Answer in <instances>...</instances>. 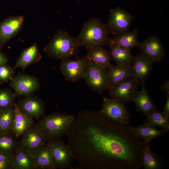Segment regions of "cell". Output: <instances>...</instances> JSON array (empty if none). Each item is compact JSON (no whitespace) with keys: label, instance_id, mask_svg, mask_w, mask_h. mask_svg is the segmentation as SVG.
<instances>
[{"label":"cell","instance_id":"cell-8","mask_svg":"<svg viewBox=\"0 0 169 169\" xmlns=\"http://www.w3.org/2000/svg\"><path fill=\"white\" fill-rule=\"evenodd\" d=\"M140 84L139 80L131 78L109 88L107 90L111 98L124 103L132 102L138 92Z\"/></svg>","mask_w":169,"mask_h":169},{"label":"cell","instance_id":"cell-37","mask_svg":"<svg viewBox=\"0 0 169 169\" xmlns=\"http://www.w3.org/2000/svg\"><path fill=\"white\" fill-rule=\"evenodd\" d=\"M1 82L0 81V84H1Z\"/></svg>","mask_w":169,"mask_h":169},{"label":"cell","instance_id":"cell-13","mask_svg":"<svg viewBox=\"0 0 169 169\" xmlns=\"http://www.w3.org/2000/svg\"><path fill=\"white\" fill-rule=\"evenodd\" d=\"M141 54L150 59L153 63L162 60L166 55L165 51L162 43L157 37L149 35L137 47Z\"/></svg>","mask_w":169,"mask_h":169},{"label":"cell","instance_id":"cell-27","mask_svg":"<svg viewBox=\"0 0 169 169\" xmlns=\"http://www.w3.org/2000/svg\"><path fill=\"white\" fill-rule=\"evenodd\" d=\"M33 153L19 148L13 155L12 169H33Z\"/></svg>","mask_w":169,"mask_h":169},{"label":"cell","instance_id":"cell-7","mask_svg":"<svg viewBox=\"0 0 169 169\" xmlns=\"http://www.w3.org/2000/svg\"><path fill=\"white\" fill-rule=\"evenodd\" d=\"M133 18V16L119 7L110 10L105 25L108 32L116 35L127 32Z\"/></svg>","mask_w":169,"mask_h":169},{"label":"cell","instance_id":"cell-2","mask_svg":"<svg viewBox=\"0 0 169 169\" xmlns=\"http://www.w3.org/2000/svg\"><path fill=\"white\" fill-rule=\"evenodd\" d=\"M108 33L105 24L100 19H90L83 24L77 38L79 46L89 49L97 46H110L112 43Z\"/></svg>","mask_w":169,"mask_h":169},{"label":"cell","instance_id":"cell-36","mask_svg":"<svg viewBox=\"0 0 169 169\" xmlns=\"http://www.w3.org/2000/svg\"><path fill=\"white\" fill-rule=\"evenodd\" d=\"M162 89L165 91L166 94H169V81L167 80L165 82L163 83V84L161 85Z\"/></svg>","mask_w":169,"mask_h":169},{"label":"cell","instance_id":"cell-10","mask_svg":"<svg viewBox=\"0 0 169 169\" xmlns=\"http://www.w3.org/2000/svg\"><path fill=\"white\" fill-rule=\"evenodd\" d=\"M10 85L16 96H28L39 89L40 84L35 77L26 74H19L10 80Z\"/></svg>","mask_w":169,"mask_h":169},{"label":"cell","instance_id":"cell-35","mask_svg":"<svg viewBox=\"0 0 169 169\" xmlns=\"http://www.w3.org/2000/svg\"><path fill=\"white\" fill-rule=\"evenodd\" d=\"M8 60V57L0 49V64H7Z\"/></svg>","mask_w":169,"mask_h":169},{"label":"cell","instance_id":"cell-14","mask_svg":"<svg viewBox=\"0 0 169 169\" xmlns=\"http://www.w3.org/2000/svg\"><path fill=\"white\" fill-rule=\"evenodd\" d=\"M17 105L21 111L27 116L37 119L44 116L45 108L41 100L31 95L19 100Z\"/></svg>","mask_w":169,"mask_h":169},{"label":"cell","instance_id":"cell-23","mask_svg":"<svg viewBox=\"0 0 169 169\" xmlns=\"http://www.w3.org/2000/svg\"><path fill=\"white\" fill-rule=\"evenodd\" d=\"M141 161L145 169H161L162 159L152 151L150 143H145L142 149Z\"/></svg>","mask_w":169,"mask_h":169},{"label":"cell","instance_id":"cell-12","mask_svg":"<svg viewBox=\"0 0 169 169\" xmlns=\"http://www.w3.org/2000/svg\"><path fill=\"white\" fill-rule=\"evenodd\" d=\"M22 136L19 148L33 154L46 144V140L36 124H33Z\"/></svg>","mask_w":169,"mask_h":169},{"label":"cell","instance_id":"cell-25","mask_svg":"<svg viewBox=\"0 0 169 169\" xmlns=\"http://www.w3.org/2000/svg\"><path fill=\"white\" fill-rule=\"evenodd\" d=\"M109 52L111 59H112L117 65L129 66L131 65L134 58L130 51L120 47L112 43L110 46Z\"/></svg>","mask_w":169,"mask_h":169},{"label":"cell","instance_id":"cell-33","mask_svg":"<svg viewBox=\"0 0 169 169\" xmlns=\"http://www.w3.org/2000/svg\"><path fill=\"white\" fill-rule=\"evenodd\" d=\"M13 155L0 151V169H12Z\"/></svg>","mask_w":169,"mask_h":169},{"label":"cell","instance_id":"cell-31","mask_svg":"<svg viewBox=\"0 0 169 169\" xmlns=\"http://www.w3.org/2000/svg\"><path fill=\"white\" fill-rule=\"evenodd\" d=\"M16 97L8 89H0V110L13 107Z\"/></svg>","mask_w":169,"mask_h":169},{"label":"cell","instance_id":"cell-16","mask_svg":"<svg viewBox=\"0 0 169 169\" xmlns=\"http://www.w3.org/2000/svg\"><path fill=\"white\" fill-rule=\"evenodd\" d=\"M153 63L142 54L137 53L131 64V78L140 82H144L149 76L153 67Z\"/></svg>","mask_w":169,"mask_h":169},{"label":"cell","instance_id":"cell-3","mask_svg":"<svg viewBox=\"0 0 169 169\" xmlns=\"http://www.w3.org/2000/svg\"><path fill=\"white\" fill-rule=\"evenodd\" d=\"M79 47L77 38L58 30L44 50L50 57L63 60L70 59L76 54Z\"/></svg>","mask_w":169,"mask_h":169},{"label":"cell","instance_id":"cell-29","mask_svg":"<svg viewBox=\"0 0 169 169\" xmlns=\"http://www.w3.org/2000/svg\"><path fill=\"white\" fill-rule=\"evenodd\" d=\"M12 133L0 134V151L13 154L19 147V141Z\"/></svg>","mask_w":169,"mask_h":169},{"label":"cell","instance_id":"cell-20","mask_svg":"<svg viewBox=\"0 0 169 169\" xmlns=\"http://www.w3.org/2000/svg\"><path fill=\"white\" fill-rule=\"evenodd\" d=\"M129 127L132 132L145 143H150L153 139L163 136L169 131L165 129L157 130L156 127L145 124L135 127L130 125Z\"/></svg>","mask_w":169,"mask_h":169},{"label":"cell","instance_id":"cell-1","mask_svg":"<svg viewBox=\"0 0 169 169\" xmlns=\"http://www.w3.org/2000/svg\"><path fill=\"white\" fill-rule=\"evenodd\" d=\"M99 111L79 113L68 131L73 159L87 169H140L145 142Z\"/></svg>","mask_w":169,"mask_h":169},{"label":"cell","instance_id":"cell-5","mask_svg":"<svg viewBox=\"0 0 169 169\" xmlns=\"http://www.w3.org/2000/svg\"><path fill=\"white\" fill-rule=\"evenodd\" d=\"M106 68L88 60L83 78L88 87L92 90L102 93L109 88Z\"/></svg>","mask_w":169,"mask_h":169},{"label":"cell","instance_id":"cell-15","mask_svg":"<svg viewBox=\"0 0 169 169\" xmlns=\"http://www.w3.org/2000/svg\"><path fill=\"white\" fill-rule=\"evenodd\" d=\"M47 144L57 168H63L68 166L73 158L67 145L57 140L51 141Z\"/></svg>","mask_w":169,"mask_h":169},{"label":"cell","instance_id":"cell-18","mask_svg":"<svg viewBox=\"0 0 169 169\" xmlns=\"http://www.w3.org/2000/svg\"><path fill=\"white\" fill-rule=\"evenodd\" d=\"M42 56L36 43L23 50L18 58L13 69L21 68L24 71L29 65L39 61Z\"/></svg>","mask_w":169,"mask_h":169},{"label":"cell","instance_id":"cell-28","mask_svg":"<svg viewBox=\"0 0 169 169\" xmlns=\"http://www.w3.org/2000/svg\"><path fill=\"white\" fill-rule=\"evenodd\" d=\"M14 117L13 107L0 110V134L12 133Z\"/></svg>","mask_w":169,"mask_h":169},{"label":"cell","instance_id":"cell-34","mask_svg":"<svg viewBox=\"0 0 169 169\" xmlns=\"http://www.w3.org/2000/svg\"><path fill=\"white\" fill-rule=\"evenodd\" d=\"M166 101L162 112L169 118V94L166 95Z\"/></svg>","mask_w":169,"mask_h":169},{"label":"cell","instance_id":"cell-26","mask_svg":"<svg viewBox=\"0 0 169 169\" xmlns=\"http://www.w3.org/2000/svg\"><path fill=\"white\" fill-rule=\"evenodd\" d=\"M86 57L97 64L107 68L111 64L110 53L102 46H97L88 49Z\"/></svg>","mask_w":169,"mask_h":169},{"label":"cell","instance_id":"cell-24","mask_svg":"<svg viewBox=\"0 0 169 169\" xmlns=\"http://www.w3.org/2000/svg\"><path fill=\"white\" fill-rule=\"evenodd\" d=\"M138 31L136 28L130 32H126L111 38L112 44L130 51L138 47L140 42L138 39Z\"/></svg>","mask_w":169,"mask_h":169},{"label":"cell","instance_id":"cell-4","mask_svg":"<svg viewBox=\"0 0 169 169\" xmlns=\"http://www.w3.org/2000/svg\"><path fill=\"white\" fill-rule=\"evenodd\" d=\"M74 120L69 114L56 113L44 116L36 125L47 140L59 136L68 131Z\"/></svg>","mask_w":169,"mask_h":169},{"label":"cell","instance_id":"cell-11","mask_svg":"<svg viewBox=\"0 0 169 169\" xmlns=\"http://www.w3.org/2000/svg\"><path fill=\"white\" fill-rule=\"evenodd\" d=\"M24 20L23 16H13L0 22V49L21 30Z\"/></svg>","mask_w":169,"mask_h":169},{"label":"cell","instance_id":"cell-21","mask_svg":"<svg viewBox=\"0 0 169 169\" xmlns=\"http://www.w3.org/2000/svg\"><path fill=\"white\" fill-rule=\"evenodd\" d=\"M107 69L109 88L131 78V65L124 66L111 65Z\"/></svg>","mask_w":169,"mask_h":169},{"label":"cell","instance_id":"cell-32","mask_svg":"<svg viewBox=\"0 0 169 169\" xmlns=\"http://www.w3.org/2000/svg\"><path fill=\"white\" fill-rule=\"evenodd\" d=\"M14 74L13 68L7 64H0V81L2 82L10 80Z\"/></svg>","mask_w":169,"mask_h":169},{"label":"cell","instance_id":"cell-22","mask_svg":"<svg viewBox=\"0 0 169 169\" xmlns=\"http://www.w3.org/2000/svg\"><path fill=\"white\" fill-rule=\"evenodd\" d=\"M13 108L14 117L12 133L17 137L22 136L34 124L33 118L22 112L16 103Z\"/></svg>","mask_w":169,"mask_h":169},{"label":"cell","instance_id":"cell-19","mask_svg":"<svg viewBox=\"0 0 169 169\" xmlns=\"http://www.w3.org/2000/svg\"><path fill=\"white\" fill-rule=\"evenodd\" d=\"M33 154V169H55L57 168L47 144Z\"/></svg>","mask_w":169,"mask_h":169},{"label":"cell","instance_id":"cell-6","mask_svg":"<svg viewBox=\"0 0 169 169\" xmlns=\"http://www.w3.org/2000/svg\"><path fill=\"white\" fill-rule=\"evenodd\" d=\"M101 113L120 124L129 126L130 114L124 103L112 98H104Z\"/></svg>","mask_w":169,"mask_h":169},{"label":"cell","instance_id":"cell-17","mask_svg":"<svg viewBox=\"0 0 169 169\" xmlns=\"http://www.w3.org/2000/svg\"><path fill=\"white\" fill-rule=\"evenodd\" d=\"M141 90L134 98V102L137 111L140 112L146 116L157 110L156 107L150 96L144 82H140Z\"/></svg>","mask_w":169,"mask_h":169},{"label":"cell","instance_id":"cell-9","mask_svg":"<svg viewBox=\"0 0 169 169\" xmlns=\"http://www.w3.org/2000/svg\"><path fill=\"white\" fill-rule=\"evenodd\" d=\"M88 60L86 57L62 60L60 69L66 80L77 82L83 78Z\"/></svg>","mask_w":169,"mask_h":169},{"label":"cell","instance_id":"cell-30","mask_svg":"<svg viewBox=\"0 0 169 169\" xmlns=\"http://www.w3.org/2000/svg\"><path fill=\"white\" fill-rule=\"evenodd\" d=\"M144 124L156 127L160 126L163 129H169V117L166 116L162 112L157 110L148 115L144 121Z\"/></svg>","mask_w":169,"mask_h":169}]
</instances>
